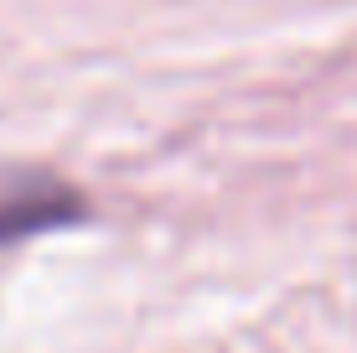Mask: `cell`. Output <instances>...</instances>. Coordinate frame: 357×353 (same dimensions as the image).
<instances>
[{"label": "cell", "mask_w": 357, "mask_h": 353, "mask_svg": "<svg viewBox=\"0 0 357 353\" xmlns=\"http://www.w3.org/2000/svg\"><path fill=\"white\" fill-rule=\"evenodd\" d=\"M89 213L83 192L52 172H0V254L47 234V229L78 224Z\"/></svg>", "instance_id": "cell-1"}]
</instances>
